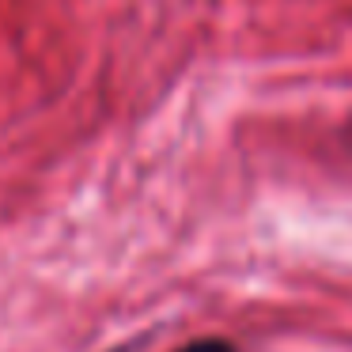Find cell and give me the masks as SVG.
<instances>
[{"instance_id": "6da1fadb", "label": "cell", "mask_w": 352, "mask_h": 352, "mask_svg": "<svg viewBox=\"0 0 352 352\" xmlns=\"http://www.w3.org/2000/svg\"><path fill=\"white\" fill-rule=\"evenodd\" d=\"M178 352H239L231 341H220V337H201V341H190Z\"/></svg>"}]
</instances>
